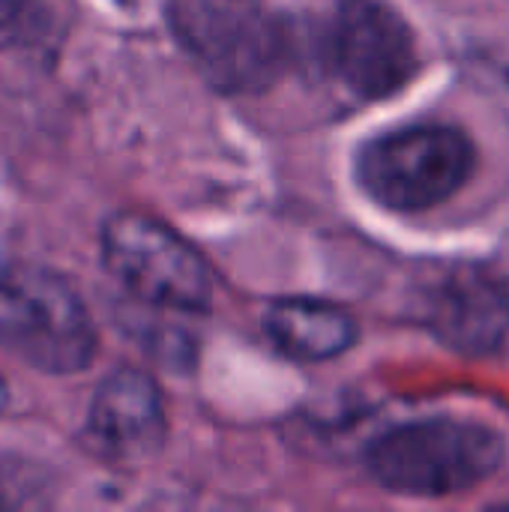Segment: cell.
<instances>
[{
  "label": "cell",
  "mask_w": 509,
  "mask_h": 512,
  "mask_svg": "<svg viewBox=\"0 0 509 512\" xmlns=\"http://www.w3.org/2000/svg\"><path fill=\"white\" fill-rule=\"evenodd\" d=\"M30 12L42 15V9H33V0H0V30H21L30 27Z\"/></svg>",
  "instance_id": "8fae6325"
},
{
  "label": "cell",
  "mask_w": 509,
  "mask_h": 512,
  "mask_svg": "<svg viewBox=\"0 0 509 512\" xmlns=\"http://www.w3.org/2000/svg\"><path fill=\"white\" fill-rule=\"evenodd\" d=\"M102 264L129 297L159 312L201 315L213 303L204 255L153 216L126 210L105 219Z\"/></svg>",
  "instance_id": "277c9868"
},
{
  "label": "cell",
  "mask_w": 509,
  "mask_h": 512,
  "mask_svg": "<svg viewBox=\"0 0 509 512\" xmlns=\"http://www.w3.org/2000/svg\"><path fill=\"white\" fill-rule=\"evenodd\" d=\"M6 402H9V393H6V384L0 381V414L6 411Z\"/></svg>",
  "instance_id": "7c38bea8"
},
{
  "label": "cell",
  "mask_w": 509,
  "mask_h": 512,
  "mask_svg": "<svg viewBox=\"0 0 509 512\" xmlns=\"http://www.w3.org/2000/svg\"><path fill=\"white\" fill-rule=\"evenodd\" d=\"M0 345L39 372L69 375L90 366L96 327L63 276L6 264L0 267Z\"/></svg>",
  "instance_id": "3957f363"
},
{
  "label": "cell",
  "mask_w": 509,
  "mask_h": 512,
  "mask_svg": "<svg viewBox=\"0 0 509 512\" xmlns=\"http://www.w3.org/2000/svg\"><path fill=\"white\" fill-rule=\"evenodd\" d=\"M264 330L279 354L300 363H324L357 342V321L336 303L315 297L273 300Z\"/></svg>",
  "instance_id": "9c48e42d"
},
{
  "label": "cell",
  "mask_w": 509,
  "mask_h": 512,
  "mask_svg": "<svg viewBox=\"0 0 509 512\" xmlns=\"http://www.w3.org/2000/svg\"><path fill=\"white\" fill-rule=\"evenodd\" d=\"M168 420L156 381L138 369H114L90 402L87 441L111 465H141L165 444Z\"/></svg>",
  "instance_id": "52a82bcc"
},
{
  "label": "cell",
  "mask_w": 509,
  "mask_h": 512,
  "mask_svg": "<svg viewBox=\"0 0 509 512\" xmlns=\"http://www.w3.org/2000/svg\"><path fill=\"white\" fill-rule=\"evenodd\" d=\"M429 324L453 348H498V342L509 330V294L498 285V279L486 273H453L432 294Z\"/></svg>",
  "instance_id": "ba28073f"
},
{
  "label": "cell",
  "mask_w": 509,
  "mask_h": 512,
  "mask_svg": "<svg viewBox=\"0 0 509 512\" xmlns=\"http://www.w3.org/2000/svg\"><path fill=\"white\" fill-rule=\"evenodd\" d=\"M327 60L360 99L393 96L420 63L411 27L384 0H336L327 27Z\"/></svg>",
  "instance_id": "8992f818"
},
{
  "label": "cell",
  "mask_w": 509,
  "mask_h": 512,
  "mask_svg": "<svg viewBox=\"0 0 509 512\" xmlns=\"http://www.w3.org/2000/svg\"><path fill=\"white\" fill-rule=\"evenodd\" d=\"M474 171V144L453 126H408L372 138L357 156L369 198L399 213H420L453 198Z\"/></svg>",
  "instance_id": "5b68a950"
},
{
  "label": "cell",
  "mask_w": 509,
  "mask_h": 512,
  "mask_svg": "<svg viewBox=\"0 0 509 512\" xmlns=\"http://www.w3.org/2000/svg\"><path fill=\"white\" fill-rule=\"evenodd\" d=\"M45 504H48L45 477L27 462L0 456V512L36 510Z\"/></svg>",
  "instance_id": "30bf717a"
},
{
  "label": "cell",
  "mask_w": 509,
  "mask_h": 512,
  "mask_svg": "<svg viewBox=\"0 0 509 512\" xmlns=\"http://www.w3.org/2000/svg\"><path fill=\"white\" fill-rule=\"evenodd\" d=\"M504 438L480 423L423 420L390 429L369 453V474L396 495L447 498L489 480L504 462Z\"/></svg>",
  "instance_id": "6da1fadb"
},
{
  "label": "cell",
  "mask_w": 509,
  "mask_h": 512,
  "mask_svg": "<svg viewBox=\"0 0 509 512\" xmlns=\"http://www.w3.org/2000/svg\"><path fill=\"white\" fill-rule=\"evenodd\" d=\"M168 21L204 78L225 93L264 90L285 66L288 39L264 0H168Z\"/></svg>",
  "instance_id": "7a4b0ae2"
}]
</instances>
